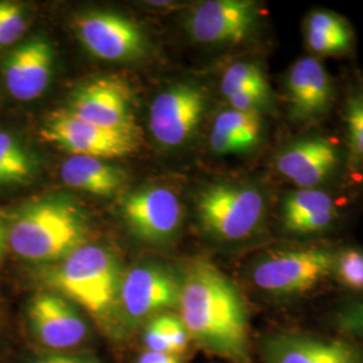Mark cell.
<instances>
[{
	"instance_id": "cell-1",
	"label": "cell",
	"mask_w": 363,
	"mask_h": 363,
	"mask_svg": "<svg viewBox=\"0 0 363 363\" xmlns=\"http://www.w3.org/2000/svg\"><path fill=\"white\" fill-rule=\"evenodd\" d=\"M190 339L232 363H250L245 304L233 283L205 259L191 262L178 303Z\"/></svg>"
},
{
	"instance_id": "cell-2",
	"label": "cell",
	"mask_w": 363,
	"mask_h": 363,
	"mask_svg": "<svg viewBox=\"0 0 363 363\" xmlns=\"http://www.w3.org/2000/svg\"><path fill=\"white\" fill-rule=\"evenodd\" d=\"M86 220L70 201L46 198L27 203L7 230L13 253L34 262H52L85 245Z\"/></svg>"
},
{
	"instance_id": "cell-3",
	"label": "cell",
	"mask_w": 363,
	"mask_h": 363,
	"mask_svg": "<svg viewBox=\"0 0 363 363\" xmlns=\"http://www.w3.org/2000/svg\"><path fill=\"white\" fill-rule=\"evenodd\" d=\"M55 294L101 316L118 298L120 269L115 255L103 247L82 245L42 272Z\"/></svg>"
},
{
	"instance_id": "cell-4",
	"label": "cell",
	"mask_w": 363,
	"mask_h": 363,
	"mask_svg": "<svg viewBox=\"0 0 363 363\" xmlns=\"http://www.w3.org/2000/svg\"><path fill=\"white\" fill-rule=\"evenodd\" d=\"M196 211L202 229L210 237L235 242L259 230L268 211V201L255 184L218 182L198 195Z\"/></svg>"
},
{
	"instance_id": "cell-5",
	"label": "cell",
	"mask_w": 363,
	"mask_h": 363,
	"mask_svg": "<svg viewBox=\"0 0 363 363\" xmlns=\"http://www.w3.org/2000/svg\"><path fill=\"white\" fill-rule=\"evenodd\" d=\"M337 255L325 247L274 250L256 262L252 281L272 295H300L334 274Z\"/></svg>"
},
{
	"instance_id": "cell-6",
	"label": "cell",
	"mask_w": 363,
	"mask_h": 363,
	"mask_svg": "<svg viewBox=\"0 0 363 363\" xmlns=\"http://www.w3.org/2000/svg\"><path fill=\"white\" fill-rule=\"evenodd\" d=\"M40 136L72 155L97 159L125 157L138 151V133L105 130L76 116L67 108L52 112L40 128Z\"/></svg>"
},
{
	"instance_id": "cell-7",
	"label": "cell",
	"mask_w": 363,
	"mask_h": 363,
	"mask_svg": "<svg viewBox=\"0 0 363 363\" xmlns=\"http://www.w3.org/2000/svg\"><path fill=\"white\" fill-rule=\"evenodd\" d=\"M259 7L249 0H208L196 4L187 21L195 42L211 46L238 45L259 26Z\"/></svg>"
},
{
	"instance_id": "cell-8",
	"label": "cell",
	"mask_w": 363,
	"mask_h": 363,
	"mask_svg": "<svg viewBox=\"0 0 363 363\" xmlns=\"http://www.w3.org/2000/svg\"><path fill=\"white\" fill-rule=\"evenodd\" d=\"M74 30L85 49L103 61H132L145 49L142 28L118 13L91 11L78 15Z\"/></svg>"
},
{
	"instance_id": "cell-9",
	"label": "cell",
	"mask_w": 363,
	"mask_h": 363,
	"mask_svg": "<svg viewBox=\"0 0 363 363\" xmlns=\"http://www.w3.org/2000/svg\"><path fill=\"white\" fill-rule=\"evenodd\" d=\"M205 106V93L191 84H179L160 93L150 109L152 136L164 147H181L193 138Z\"/></svg>"
},
{
	"instance_id": "cell-10",
	"label": "cell",
	"mask_w": 363,
	"mask_h": 363,
	"mask_svg": "<svg viewBox=\"0 0 363 363\" xmlns=\"http://www.w3.org/2000/svg\"><path fill=\"white\" fill-rule=\"evenodd\" d=\"M67 109L105 130L138 133L130 109V88L118 78H99L84 84L73 93Z\"/></svg>"
},
{
	"instance_id": "cell-11",
	"label": "cell",
	"mask_w": 363,
	"mask_h": 363,
	"mask_svg": "<svg viewBox=\"0 0 363 363\" xmlns=\"http://www.w3.org/2000/svg\"><path fill=\"white\" fill-rule=\"evenodd\" d=\"M181 199L167 187H147L127 195L121 214L130 232L148 242H164L182 222Z\"/></svg>"
},
{
	"instance_id": "cell-12",
	"label": "cell",
	"mask_w": 363,
	"mask_h": 363,
	"mask_svg": "<svg viewBox=\"0 0 363 363\" xmlns=\"http://www.w3.org/2000/svg\"><path fill=\"white\" fill-rule=\"evenodd\" d=\"M340 162L337 143L323 136H308L283 147L274 157V167L298 189H319Z\"/></svg>"
},
{
	"instance_id": "cell-13",
	"label": "cell",
	"mask_w": 363,
	"mask_h": 363,
	"mask_svg": "<svg viewBox=\"0 0 363 363\" xmlns=\"http://www.w3.org/2000/svg\"><path fill=\"white\" fill-rule=\"evenodd\" d=\"M181 281L156 265L135 267L123 276L118 300L132 319H143L178 306Z\"/></svg>"
},
{
	"instance_id": "cell-14",
	"label": "cell",
	"mask_w": 363,
	"mask_h": 363,
	"mask_svg": "<svg viewBox=\"0 0 363 363\" xmlns=\"http://www.w3.org/2000/svg\"><path fill=\"white\" fill-rule=\"evenodd\" d=\"M33 334L52 350H66L79 345L88 333L81 315L67 298L55 292H38L27 307Z\"/></svg>"
},
{
	"instance_id": "cell-15",
	"label": "cell",
	"mask_w": 363,
	"mask_h": 363,
	"mask_svg": "<svg viewBox=\"0 0 363 363\" xmlns=\"http://www.w3.org/2000/svg\"><path fill=\"white\" fill-rule=\"evenodd\" d=\"M54 52L48 39L34 37L7 54L1 66L4 85L13 99L31 101L48 89L52 76Z\"/></svg>"
},
{
	"instance_id": "cell-16",
	"label": "cell",
	"mask_w": 363,
	"mask_h": 363,
	"mask_svg": "<svg viewBox=\"0 0 363 363\" xmlns=\"http://www.w3.org/2000/svg\"><path fill=\"white\" fill-rule=\"evenodd\" d=\"M289 115L310 123L327 115L334 103V85L325 66L316 57H303L289 67L286 77Z\"/></svg>"
},
{
	"instance_id": "cell-17",
	"label": "cell",
	"mask_w": 363,
	"mask_h": 363,
	"mask_svg": "<svg viewBox=\"0 0 363 363\" xmlns=\"http://www.w3.org/2000/svg\"><path fill=\"white\" fill-rule=\"evenodd\" d=\"M267 363H363V352L337 339L279 335L265 342Z\"/></svg>"
},
{
	"instance_id": "cell-18",
	"label": "cell",
	"mask_w": 363,
	"mask_h": 363,
	"mask_svg": "<svg viewBox=\"0 0 363 363\" xmlns=\"http://www.w3.org/2000/svg\"><path fill=\"white\" fill-rule=\"evenodd\" d=\"M337 220L334 199L320 189H296L286 194L280 206V220L288 233H322Z\"/></svg>"
},
{
	"instance_id": "cell-19",
	"label": "cell",
	"mask_w": 363,
	"mask_h": 363,
	"mask_svg": "<svg viewBox=\"0 0 363 363\" xmlns=\"http://www.w3.org/2000/svg\"><path fill=\"white\" fill-rule=\"evenodd\" d=\"M262 130L264 124L259 113L229 108L220 111L214 118L208 144L211 151L218 155L247 152L259 145Z\"/></svg>"
},
{
	"instance_id": "cell-20",
	"label": "cell",
	"mask_w": 363,
	"mask_h": 363,
	"mask_svg": "<svg viewBox=\"0 0 363 363\" xmlns=\"http://www.w3.org/2000/svg\"><path fill=\"white\" fill-rule=\"evenodd\" d=\"M61 178L72 189L101 196L116 194L125 181L121 169L103 159L84 155L67 157L61 167Z\"/></svg>"
},
{
	"instance_id": "cell-21",
	"label": "cell",
	"mask_w": 363,
	"mask_h": 363,
	"mask_svg": "<svg viewBox=\"0 0 363 363\" xmlns=\"http://www.w3.org/2000/svg\"><path fill=\"white\" fill-rule=\"evenodd\" d=\"M37 162L18 136L0 130V186L26 184L34 179Z\"/></svg>"
},
{
	"instance_id": "cell-22",
	"label": "cell",
	"mask_w": 363,
	"mask_h": 363,
	"mask_svg": "<svg viewBox=\"0 0 363 363\" xmlns=\"http://www.w3.org/2000/svg\"><path fill=\"white\" fill-rule=\"evenodd\" d=\"M269 81L262 67L250 61H240L229 66L220 79V93L223 97L234 91L249 88H269Z\"/></svg>"
},
{
	"instance_id": "cell-23",
	"label": "cell",
	"mask_w": 363,
	"mask_h": 363,
	"mask_svg": "<svg viewBox=\"0 0 363 363\" xmlns=\"http://www.w3.org/2000/svg\"><path fill=\"white\" fill-rule=\"evenodd\" d=\"M345 113L349 159L354 169H363V91L351 94Z\"/></svg>"
},
{
	"instance_id": "cell-24",
	"label": "cell",
	"mask_w": 363,
	"mask_h": 363,
	"mask_svg": "<svg viewBox=\"0 0 363 363\" xmlns=\"http://www.w3.org/2000/svg\"><path fill=\"white\" fill-rule=\"evenodd\" d=\"M304 38L308 49L319 57H331V55H343L351 50L354 34L350 33H320L315 30L304 28Z\"/></svg>"
},
{
	"instance_id": "cell-25",
	"label": "cell",
	"mask_w": 363,
	"mask_h": 363,
	"mask_svg": "<svg viewBox=\"0 0 363 363\" xmlns=\"http://www.w3.org/2000/svg\"><path fill=\"white\" fill-rule=\"evenodd\" d=\"M334 274L342 286L352 291H363V252L346 249L337 255Z\"/></svg>"
},
{
	"instance_id": "cell-26",
	"label": "cell",
	"mask_w": 363,
	"mask_h": 363,
	"mask_svg": "<svg viewBox=\"0 0 363 363\" xmlns=\"http://www.w3.org/2000/svg\"><path fill=\"white\" fill-rule=\"evenodd\" d=\"M25 9L11 1H0V46L13 45L26 30Z\"/></svg>"
},
{
	"instance_id": "cell-27",
	"label": "cell",
	"mask_w": 363,
	"mask_h": 363,
	"mask_svg": "<svg viewBox=\"0 0 363 363\" xmlns=\"http://www.w3.org/2000/svg\"><path fill=\"white\" fill-rule=\"evenodd\" d=\"M159 322L163 328L164 337L169 342V347L174 355L182 354L187 349L189 345V333L183 325L181 318L174 313H160L157 315Z\"/></svg>"
},
{
	"instance_id": "cell-28",
	"label": "cell",
	"mask_w": 363,
	"mask_h": 363,
	"mask_svg": "<svg viewBox=\"0 0 363 363\" xmlns=\"http://www.w3.org/2000/svg\"><path fill=\"white\" fill-rule=\"evenodd\" d=\"M339 328L347 334L363 337V301L352 303L337 316Z\"/></svg>"
},
{
	"instance_id": "cell-29",
	"label": "cell",
	"mask_w": 363,
	"mask_h": 363,
	"mask_svg": "<svg viewBox=\"0 0 363 363\" xmlns=\"http://www.w3.org/2000/svg\"><path fill=\"white\" fill-rule=\"evenodd\" d=\"M143 342L148 351L163 352V354H172L169 342H167V339L164 337L163 328H162V325H160L157 316H155L145 327Z\"/></svg>"
},
{
	"instance_id": "cell-30",
	"label": "cell",
	"mask_w": 363,
	"mask_h": 363,
	"mask_svg": "<svg viewBox=\"0 0 363 363\" xmlns=\"http://www.w3.org/2000/svg\"><path fill=\"white\" fill-rule=\"evenodd\" d=\"M34 363H97L94 359L88 357H79V355H64V354H55L48 355L45 358H40Z\"/></svg>"
},
{
	"instance_id": "cell-31",
	"label": "cell",
	"mask_w": 363,
	"mask_h": 363,
	"mask_svg": "<svg viewBox=\"0 0 363 363\" xmlns=\"http://www.w3.org/2000/svg\"><path fill=\"white\" fill-rule=\"evenodd\" d=\"M138 363H181V361L177 358V355L172 354L145 351Z\"/></svg>"
},
{
	"instance_id": "cell-32",
	"label": "cell",
	"mask_w": 363,
	"mask_h": 363,
	"mask_svg": "<svg viewBox=\"0 0 363 363\" xmlns=\"http://www.w3.org/2000/svg\"><path fill=\"white\" fill-rule=\"evenodd\" d=\"M6 240H7V230H6V228L3 226V223L0 222V247H4Z\"/></svg>"
}]
</instances>
